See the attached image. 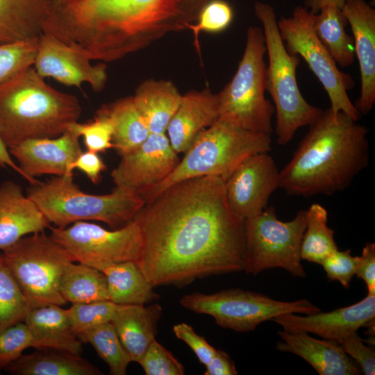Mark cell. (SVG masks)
Masks as SVG:
<instances>
[{
	"label": "cell",
	"instance_id": "obj_1",
	"mask_svg": "<svg viewBox=\"0 0 375 375\" xmlns=\"http://www.w3.org/2000/svg\"><path fill=\"white\" fill-rule=\"evenodd\" d=\"M133 219L142 237L136 264L153 287L243 270L244 221L230 210L220 177L174 183Z\"/></svg>",
	"mask_w": 375,
	"mask_h": 375
},
{
	"label": "cell",
	"instance_id": "obj_2",
	"mask_svg": "<svg viewBox=\"0 0 375 375\" xmlns=\"http://www.w3.org/2000/svg\"><path fill=\"white\" fill-rule=\"evenodd\" d=\"M210 0H51L42 33L111 62L188 29Z\"/></svg>",
	"mask_w": 375,
	"mask_h": 375
},
{
	"label": "cell",
	"instance_id": "obj_3",
	"mask_svg": "<svg viewBox=\"0 0 375 375\" xmlns=\"http://www.w3.org/2000/svg\"><path fill=\"white\" fill-rule=\"evenodd\" d=\"M279 172L289 195H332L342 191L368 165V130L343 112L324 110Z\"/></svg>",
	"mask_w": 375,
	"mask_h": 375
},
{
	"label": "cell",
	"instance_id": "obj_4",
	"mask_svg": "<svg viewBox=\"0 0 375 375\" xmlns=\"http://www.w3.org/2000/svg\"><path fill=\"white\" fill-rule=\"evenodd\" d=\"M81 112L75 96L51 88L33 67L0 84V135L8 148L29 139L56 138Z\"/></svg>",
	"mask_w": 375,
	"mask_h": 375
},
{
	"label": "cell",
	"instance_id": "obj_5",
	"mask_svg": "<svg viewBox=\"0 0 375 375\" xmlns=\"http://www.w3.org/2000/svg\"><path fill=\"white\" fill-rule=\"evenodd\" d=\"M254 11L265 40L268 56L266 92L271 96L275 109L276 141L280 145H286L299 128L311 126L324 110L309 103L299 88L296 72L300 57L286 49L274 8L267 3L256 2Z\"/></svg>",
	"mask_w": 375,
	"mask_h": 375
},
{
	"label": "cell",
	"instance_id": "obj_6",
	"mask_svg": "<svg viewBox=\"0 0 375 375\" xmlns=\"http://www.w3.org/2000/svg\"><path fill=\"white\" fill-rule=\"evenodd\" d=\"M270 134L244 130L217 120L202 131L174 171L145 193V202L170 185L188 178L216 176L225 181L247 158L272 150Z\"/></svg>",
	"mask_w": 375,
	"mask_h": 375
},
{
	"label": "cell",
	"instance_id": "obj_7",
	"mask_svg": "<svg viewBox=\"0 0 375 375\" xmlns=\"http://www.w3.org/2000/svg\"><path fill=\"white\" fill-rule=\"evenodd\" d=\"M26 195L50 224L65 228L79 221H99L123 226L145 204L140 197L115 188L107 194L85 192L74 183L73 175L54 176L30 185Z\"/></svg>",
	"mask_w": 375,
	"mask_h": 375
},
{
	"label": "cell",
	"instance_id": "obj_8",
	"mask_svg": "<svg viewBox=\"0 0 375 375\" xmlns=\"http://www.w3.org/2000/svg\"><path fill=\"white\" fill-rule=\"evenodd\" d=\"M265 40L262 28L249 26L238 69L217 94L218 120L236 128L272 135L275 109L266 92Z\"/></svg>",
	"mask_w": 375,
	"mask_h": 375
},
{
	"label": "cell",
	"instance_id": "obj_9",
	"mask_svg": "<svg viewBox=\"0 0 375 375\" xmlns=\"http://www.w3.org/2000/svg\"><path fill=\"white\" fill-rule=\"evenodd\" d=\"M2 253L31 309L67 303L60 283L66 266L74 261L50 235H26Z\"/></svg>",
	"mask_w": 375,
	"mask_h": 375
},
{
	"label": "cell",
	"instance_id": "obj_10",
	"mask_svg": "<svg viewBox=\"0 0 375 375\" xmlns=\"http://www.w3.org/2000/svg\"><path fill=\"white\" fill-rule=\"evenodd\" d=\"M306 224V210L283 222L274 207L244 220L245 248L243 270L256 276L264 270L281 268L294 277L304 278L301 244Z\"/></svg>",
	"mask_w": 375,
	"mask_h": 375
},
{
	"label": "cell",
	"instance_id": "obj_11",
	"mask_svg": "<svg viewBox=\"0 0 375 375\" xmlns=\"http://www.w3.org/2000/svg\"><path fill=\"white\" fill-rule=\"evenodd\" d=\"M181 305L199 314L212 317L222 328L246 333L261 323L285 314L310 315L320 309L306 299L278 301L262 293L238 288L214 294L194 292L183 297Z\"/></svg>",
	"mask_w": 375,
	"mask_h": 375
},
{
	"label": "cell",
	"instance_id": "obj_12",
	"mask_svg": "<svg viewBox=\"0 0 375 375\" xmlns=\"http://www.w3.org/2000/svg\"><path fill=\"white\" fill-rule=\"evenodd\" d=\"M315 14L308 8L296 7L291 17L277 20L288 51L298 55L318 78L331 101L334 114L343 112L358 121L360 112L347 91L354 85L351 76L342 72L313 31Z\"/></svg>",
	"mask_w": 375,
	"mask_h": 375
},
{
	"label": "cell",
	"instance_id": "obj_13",
	"mask_svg": "<svg viewBox=\"0 0 375 375\" xmlns=\"http://www.w3.org/2000/svg\"><path fill=\"white\" fill-rule=\"evenodd\" d=\"M49 228L51 237L74 262L99 270L109 264L136 262L141 252V233L135 219L113 231L87 221L76 222L65 228L50 226Z\"/></svg>",
	"mask_w": 375,
	"mask_h": 375
},
{
	"label": "cell",
	"instance_id": "obj_14",
	"mask_svg": "<svg viewBox=\"0 0 375 375\" xmlns=\"http://www.w3.org/2000/svg\"><path fill=\"white\" fill-rule=\"evenodd\" d=\"M179 161L165 133H150L139 147L121 156L110 175L115 188L142 197L163 181Z\"/></svg>",
	"mask_w": 375,
	"mask_h": 375
},
{
	"label": "cell",
	"instance_id": "obj_15",
	"mask_svg": "<svg viewBox=\"0 0 375 375\" xmlns=\"http://www.w3.org/2000/svg\"><path fill=\"white\" fill-rule=\"evenodd\" d=\"M279 172L268 153L243 161L224 181L231 212L244 221L262 212L271 194L279 188Z\"/></svg>",
	"mask_w": 375,
	"mask_h": 375
},
{
	"label": "cell",
	"instance_id": "obj_16",
	"mask_svg": "<svg viewBox=\"0 0 375 375\" xmlns=\"http://www.w3.org/2000/svg\"><path fill=\"white\" fill-rule=\"evenodd\" d=\"M90 60L55 37L42 33L33 65L44 78H52L65 85L78 88L88 83L94 92H99L107 81L106 65H92Z\"/></svg>",
	"mask_w": 375,
	"mask_h": 375
},
{
	"label": "cell",
	"instance_id": "obj_17",
	"mask_svg": "<svg viewBox=\"0 0 375 375\" xmlns=\"http://www.w3.org/2000/svg\"><path fill=\"white\" fill-rule=\"evenodd\" d=\"M30 185L44 174L73 175L69 167L83 151L79 137L69 128L56 138L29 139L8 148Z\"/></svg>",
	"mask_w": 375,
	"mask_h": 375
},
{
	"label": "cell",
	"instance_id": "obj_18",
	"mask_svg": "<svg viewBox=\"0 0 375 375\" xmlns=\"http://www.w3.org/2000/svg\"><path fill=\"white\" fill-rule=\"evenodd\" d=\"M374 319L375 294H367L356 303L330 312L319 311L305 316L285 314L274 317L272 321L285 331L314 333L340 344L360 328L374 323Z\"/></svg>",
	"mask_w": 375,
	"mask_h": 375
},
{
	"label": "cell",
	"instance_id": "obj_19",
	"mask_svg": "<svg viewBox=\"0 0 375 375\" xmlns=\"http://www.w3.org/2000/svg\"><path fill=\"white\" fill-rule=\"evenodd\" d=\"M353 33L360 75V94L355 106L369 113L375 103V10L365 0H347L341 9Z\"/></svg>",
	"mask_w": 375,
	"mask_h": 375
},
{
	"label": "cell",
	"instance_id": "obj_20",
	"mask_svg": "<svg viewBox=\"0 0 375 375\" xmlns=\"http://www.w3.org/2000/svg\"><path fill=\"white\" fill-rule=\"evenodd\" d=\"M50 226L18 183L7 180L0 184V250L26 235L44 231Z\"/></svg>",
	"mask_w": 375,
	"mask_h": 375
},
{
	"label": "cell",
	"instance_id": "obj_21",
	"mask_svg": "<svg viewBox=\"0 0 375 375\" xmlns=\"http://www.w3.org/2000/svg\"><path fill=\"white\" fill-rule=\"evenodd\" d=\"M281 341L278 351L295 354L309 363L319 375H357L361 370L342 349L340 344L319 340L301 331L278 332Z\"/></svg>",
	"mask_w": 375,
	"mask_h": 375
},
{
	"label": "cell",
	"instance_id": "obj_22",
	"mask_svg": "<svg viewBox=\"0 0 375 375\" xmlns=\"http://www.w3.org/2000/svg\"><path fill=\"white\" fill-rule=\"evenodd\" d=\"M217 94L209 89L192 90L182 95L180 105L167 131L172 149L185 153L196 137L218 119Z\"/></svg>",
	"mask_w": 375,
	"mask_h": 375
},
{
	"label": "cell",
	"instance_id": "obj_23",
	"mask_svg": "<svg viewBox=\"0 0 375 375\" xmlns=\"http://www.w3.org/2000/svg\"><path fill=\"white\" fill-rule=\"evenodd\" d=\"M33 338V348L81 356L83 342L69 322L66 309L49 305L31 309L24 320Z\"/></svg>",
	"mask_w": 375,
	"mask_h": 375
},
{
	"label": "cell",
	"instance_id": "obj_24",
	"mask_svg": "<svg viewBox=\"0 0 375 375\" xmlns=\"http://www.w3.org/2000/svg\"><path fill=\"white\" fill-rule=\"evenodd\" d=\"M161 315L158 303L119 305L111 322L132 361L138 362L155 340Z\"/></svg>",
	"mask_w": 375,
	"mask_h": 375
},
{
	"label": "cell",
	"instance_id": "obj_25",
	"mask_svg": "<svg viewBox=\"0 0 375 375\" xmlns=\"http://www.w3.org/2000/svg\"><path fill=\"white\" fill-rule=\"evenodd\" d=\"M51 3V0H0V43L38 37Z\"/></svg>",
	"mask_w": 375,
	"mask_h": 375
},
{
	"label": "cell",
	"instance_id": "obj_26",
	"mask_svg": "<svg viewBox=\"0 0 375 375\" xmlns=\"http://www.w3.org/2000/svg\"><path fill=\"white\" fill-rule=\"evenodd\" d=\"M133 98L150 133H165L182 95L172 81L150 79L138 87Z\"/></svg>",
	"mask_w": 375,
	"mask_h": 375
},
{
	"label": "cell",
	"instance_id": "obj_27",
	"mask_svg": "<svg viewBox=\"0 0 375 375\" xmlns=\"http://www.w3.org/2000/svg\"><path fill=\"white\" fill-rule=\"evenodd\" d=\"M5 371L14 375H101L95 365L81 356L69 353L38 349L22 354Z\"/></svg>",
	"mask_w": 375,
	"mask_h": 375
},
{
	"label": "cell",
	"instance_id": "obj_28",
	"mask_svg": "<svg viewBox=\"0 0 375 375\" xmlns=\"http://www.w3.org/2000/svg\"><path fill=\"white\" fill-rule=\"evenodd\" d=\"M104 274L108 299L118 305H144L160 297L153 290L135 262L106 265Z\"/></svg>",
	"mask_w": 375,
	"mask_h": 375
},
{
	"label": "cell",
	"instance_id": "obj_29",
	"mask_svg": "<svg viewBox=\"0 0 375 375\" xmlns=\"http://www.w3.org/2000/svg\"><path fill=\"white\" fill-rule=\"evenodd\" d=\"M101 107L112 123V143L121 156L135 150L150 134L133 97H124Z\"/></svg>",
	"mask_w": 375,
	"mask_h": 375
},
{
	"label": "cell",
	"instance_id": "obj_30",
	"mask_svg": "<svg viewBox=\"0 0 375 375\" xmlns=\"http://www.w3.org/2000/svg\"><path fill=\"white\" fill-rule=\"evenodd\" d=\"M347 20L341 9L326 6L314 15L313 31L338 66L347 67L355 59L353 37L345 29Z\"/></svg>",
	"mask_w": 375,
	"mask_h": 375
},
{
	"label": "cell",
	"instance_id": "obj_31",
	"mask_svg": "<svg viewBox=\"0 0 375 375\" xmlns=\"http://www.w3.org/2000/svg\"><path fill=\"white\" fill-rule=\"evenodd\" d=\"M60 292L72 304L109 300L107 283L100 270L83 263H69L62 275Z\"/></svg>",
	"mask_w": 375,
	"mask_h": 375
},
{
	"label": "cell",
	"instance_id": "obj_32",
	"mask_svg": "<svg viewBox=\"0 0 375 375\" xmlns=\"http://www.w3.org/2000/svg\"><path fill=\"white\" fill-rule=\"evenodd\" d=\"M334 231L328 226V212L319 203L306 210V224L301 244L302 260L320 265L338 250Z\"/></svg>",
	"mask_w": 375,
	"mask_h": 375
},
{
	"label": "cell",
	"instance_id": "obj_33",
	"mask_svg": "<svg viewBox=\"0 0 375 375\" xmlns=\"http://www.w3.org/2000/svg\"><path fill=\"white\" fill-rule=\"evenodd\" d=\"M78 337L83 343L93 347L99 356L108 365L110 374H126L132 360L111 322L85 331Z\"/></svg>",
	"mask_w": 375,
	"mask_h": 375
},
{
	"label": "cell",
	"instance_id": "obj_34",
	"mask_svg": "<svg viewBox=\"0 0 375 375\" xmlns=\"http://www.w3.org/2000/svg\"><path fill=\"white\" fill-rule=\"evenodd\" d=\"M29 304L0 253V333L24 322Z\"/></svg>",
	"mask_w": 375,
	"mask_h": 375
},
{
	"label": "cell",
	"instance_id": "obj_35",
	"mask_svg": "<svg viewBox=\"0 0 375 375\" xmlns=\"http://www.w3.org/2000/svg\"><path fill=\"white\" fill-rule=\"evenodd\" d=\"M119 305L110 300L74 303L66 309L74 332L80 334L112 322Z\"/></svg>",
	"mask_w": 375,
	"mask_h": 375
},
{
	"label": "cell",
	"instance_id": "obj_36",
	"mask_svg": "<svg viewBox=\"0 0 375 375\" xmlns=\"http://www.w3.org/2000/svg\"><path fill=\"white\" fill-rule=\"evenodd\" d=\"M39 36L25 41L0 43V84L33 65Z\"/></svg>",
	"mask_w": 375,
	"mask_h": 375
},
{
	"label": "cell",
	"instance_id": "obj_37",
	"mask_svg": "<svg viewBox=\"0 0 375 375\" xmlns=\"http://www.w3.org/2000/svg\"><path fill=\"white\" fill-rule=\"evenodd\" d=\"M69 128L79 138L83 137L88 151L99 153L114 149L112 123L102 107L97 110L93 120L87 123L76 122Z\"/></svg>",
	"mask_w": 375,
	"mask_h": 375
},
{
	"label": "cell",
	"instance_id": "obj_38",
	"mask_svg": "<svg viewBox=\"0 0 375 375\" xmlns=\"http://www.w3.org/2000/svg\"><path fill=\"white\" fill-rule=\"evenodd\" d=\"M233 15L232 7L224 0H210L203 7L196 22L188 26V29L192 31L194 44L200 57V33H215L224 31L232 22Z\"/></svg>",
	"mask_w": 375,
	"mask_h": 375
},
{
	"label": "cell",
	"instance_id": "obj_39",
	"mask_svg": "<svg viewBox=\"0 0 375 375\" xmlns=\"http://www.w3.org/2000/svg\"><path fill=\"white\" fill-rule=\"evenodd\" d=\"M30 347H33V338L24 322L0 333V374Z\"/></svg>",
	"mask_w": 375,
	"mask_h": 375
},
{
	"label": "cell",
	"instance_id": "obj_40",
	"mask_svg": "<svg viewBox=\"0 0 375 375\" xmlns=\"http://www.w3.org/2000/svg\"><path fill=\"white\" fill-rule=\"evenodd\" d=\"M138 363L147 375H183L185 372L183 365L156 340Z\"/></svg>",
	"mask_w": 375,
	"mask_h": 375
},
{
	"label": "cell",
	"instance_id": "obj_41",
	"mask_svg": "<svg viewBox=\"0 0 375 375\" xmlns=\"http://www.w3.org/2000/svg\"><path fill=\"white\" fill-rule=\"evenodd\" d=\"M351 250H336L320 264L329 281H337L344 288H349L356 275L358 256H353Z\"/></svg>",
	"mask_w": 375,
	"mask_h": 375
},
{
	"label": "cell",
	"instance_id": "obj_42",
	"mask_svg": "<svg viewBox=\"0 0 375 375\" xmlns=\"http://www.w3.org/2000/svg\"><path fill=\"white\" fill-rule=\"evenodd\" d=\"M340 344L344 351L357 363L361 372L365 375H374L375 351L365 344L357 332L347 337Z\"/></svg>",
	"mask_w": 375,
	"mask_h": 375
},
{
	"label": "cell",
	"instance_id": "obj_43",
	"mask_svg": "<svg viewBox=\"0 0 375 375\" xmlns=\"http://www.w3.org/2000/svg\"><path fill=\"white\" fill-rule=\"evenodd\" d=\"M173 332L176 337L193 351L201 363L205 366L210 361L216 349L203 337L198 335L193 328L186 323H179L174 326Z\"/></svg>",
	"mask_w": 375,
	"mask_h": 375
},
{
	"label": "cell",
	"instance_id": "obj_44",
	"mask_svg": "<svg viewBox=\"0 0 375 375\" xmlns=\"http://www.w3.org/2000/svg\"><path fill=\"white\" fill-rule=\"evenodd\" d=\"M78 169L83 172L94 184L99 183L101 173L106 170V165L98 153L82 151L69 167V172L73 174Z\"/></svg>",
	"mask_w": 375,
	"mask_h": 375
},
{
	"label": "cell",
	"instance_id": "obj_45",
	"mask_svg": "<svg viewBox=\"0 0 375 375\" xmlns=\"http://www.w3.org/2000/svg\"><path fill=\"white\" fill-rule=\"evenodd\" d=\"M356 275L362 279L368 294H375V244L367 242L358 256Z\"/></svg>",
	"mask_w": 375,
	"mask_h": 375
},
{
	"label": "cell",
	"instance_id": "obj_46",
	"mask_svg": "<svg viewBox=\"0 0 375 375\" xmlns=\"http://www.w3.org/2000/svg\"><path fill=\"white\" fill-rule=\"evenodd\" d=\"M205 375H236L238 374L234 362L227 353L216 349L210 361L206 365Z\"/></svg>",
	"mask_w": 375,
	"mask_h": 375
},
{
	"label": "cell",
	"instance_id": "obj_47",
	"mask_svg": "<svg viewBox=\"0 0 375 375\" xmlns=\"http://www.w3.org/2000/svg\"><path fill=\"white\" fill-rule=\"evenodd\" d=\"M0 167H10L24 178V174L13 160L7 146L4 144L0 135Z\"/></svg>",
	"mask_w": 375,
	"mask_h": 375
},
{
	"label": "cell",
	"instance_id": "obj_48",
	"mask_svg": "<svg viewBox=\"0 0 375 375\" xmlns=\"http://www.w3.org/2000/svg\"><path fill=\"white\" fill-rule=\"evenodd\" d=\"M347 0H308L307 6L310 11L317 14L322 8L326 6H335L342 9Z\"/></svg>",
	"mask_w": 375,
	"mask_h": 375
}]
</instances>
